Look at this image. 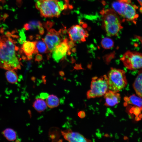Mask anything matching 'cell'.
I'll return each mask as SVG.
<instances>
[{
    "instance_id": "cell-12",
    "label": "cell",
    "mask_w": 142,
    "mask_h": 142,
    "mask_svg": "<svg viewBox=\"0 0 142 142\" xmlns=\"http://www.w3.org/2000/svg\"><path fill=\"white\" fill-rule=\"evenodd\" d=\"M20 52L24 54L28 60H31L32 58V55L37 54L38 52L36 48L35 42H24Z\"/></svg>"
},
{
    "instance_id": "cell-10",
    "label": "cell",
    "mask_w": 142,
    "mask_h": 142,
    "mask_svg": "<svg viewBox=\"0 0 142 142\" xmlns=\"http://www.w3.org/2000/svg\"><path fill=\"white\" fill-rule=\"evenodd\" d=\"M136 7L130 3L123 2L118 13L128 21H133L134 23L138 16L136 12Z\"/></svg>"
},
{
    "instance_id": "cell-11",
    "label": "cell",
    "mask_w": 142,
    "mask_h": 142,
    "mask_svg": "<svg viewBox=\"0 0 142 142\" xmlns=\"http://www.w3.org/2000/svg\"><path fill=\"white\" fill-rule=\"evenodd\" d=\"M61 133L65 139L69 142H87L91 141L80 133L73 132L70 129L62 131Z\"/></svg>"
},
{
    "instance_id": "cell-22",
    "label": "cell",
    "mask_w": 142,
    "mask_h": 142,
    "mask_svg": "<svg viewBox=\"0 0 142 142\" xmlns=\"http://www.w3.org/2000/svg\"><path fill=\"white\" fill-rule=\"evenodd\" d=\"M114 43L113 40L108 37L103 38L101 42L102 47L104 49H110L114 46Z\"/></svg>"
},
{
    "instance_id": "cell-5",
    "label": "cell",
    "mask_w": 142,
    "mask_h": 142,
    "mask_svg": "<svg viewBox=\"0 0 142 142\" xmlns=\"http://www.w3.org/2000/svg\"><path fill=\"white\" fill-rule=\"evenodd\" d=\"M100 13L103 16V25L106 32L113 33L123 28L119 16L113 10L103 9Z\"/></svg>"
},
{
    "instance_id": "cell-29",
    "label": "cell",
    "mask_w": 142,
    "mask_h": 142,
    "mask_svg": "<svg viewBox=\"0 0 142 142\" xmlns=\"http://www.w3.org/2000/svg\"><path fill=\"white\" fill-rule=\"evenodd\" d=\"M140 11L142 13V8H141V9H140Z\"/></svg>"
},
{
    "instance_id": "cell-28",
    "label": "cell",
    "mask_w": 142,
    "mask_h": 142,
    "mask_svg": "<svg viewBox=\"0 0 142 142\" xmlns=\"http://www.w3.org/2000/svg\"><path fill=\"white\" fill-rule=\"evenodd\" d=\"M140 5L142 6V0H137Z\"/></svg>"
},
{
    "instance_id": "cell-14",
    "label": "cell",
    "mask_w": 142,
    "mask_h": 142,
    "mask_svg": "<svg viewBox=\"0 0 142 142\" xmlns=\"http://www.w3.org/2000/svg\"><path fill=\"white\" fill-rule=\"evenodd\" d=\"M133 87L137 95L142 98V69L139 70L133 84Z\"/></svg>"
},
{
    "instance_id": "cell-15",
    "label": "cell",
    "mask_w": 142,
    "mask_h": 142,
    "mask_svg": "<svg viewBox=\"0 0 142 142\" xmlns=\"http://www.w3.org/2000/svg\"><path fill=\"white\" fill-rule=\"evenodd\" d=\"M125 104H131L139 108L142 110V98L133 94L129 97L124 98Z\"/></svg>"
},
{
    "instance_id": "cell-7",
    "label": "cell",
    "mask_w": 142,
    "mask_h": 142,
    "mask_svg": "<svg viewBox=\"0 0 142 142\" xmlns=\"http://www.w3.org/2000/svg\"><path fill=\"white\" fill-rule=\"evenodd\" d=\"M61 30L57 31L53 29H49L44 38L42 39L47 47L49 52H52L62 41Z\"/></svg>"
},
{
    "instance_id": "cell-4",
    "label": "cell",
    "mask_w": 142,
    "mask_h": 142,
    "mask_svg": "<svg viewBox=\"0 0 142 142\" xmlns=\"http://www.w3.org/2000/svg\"><path fill=\"white\" fill-rule=\"evenodd\" d=\"M109 90L107 75L93 78L91 83L90 89L87 92L88 99L102 97Z\"/></svg>"
},
{
    "instance_id": "cell-16",
    "label": "cell",
    "mask_w": 142,
    "mask_h": 142,
    "mask_svg": "<svg viewBox=\"0 0 142 142\" xmlns=\"http://www.w3.org/2000/svg\"><path fill=\"white\" fill-rule=\"evenodd\" d=\"M24 28L26 30L38 29L40 34L43 35L44 32V29L42 27V24L40 21H32L26 23Z\"/></svg>"
},
{
    "instance_id": "cell-17",
    "label": "cell",
    "mask_w": 142,
    "mask_h": 142,
    "mask_svg": "<svg viewBox=\"0 0 142 142\" xmlns=\"http://www.w3.org/2000/svg\"><path fill=\"white\" fill-rule=\"evenodd\" d=\"M33 106L37 111L41 113L46 109L47 105L44 99L40 98H37L35 100Z\"/></svg>"
},
{
    "instance_id": "cell-6",
    "label": "cell",
    "mask_w": 142,
    "mask_h": 142,
    "mask_svg": "<svg viewBox=\"0 0 142 142\" xmlns=\"http://www.w3.org/2000/svg\"><path fill=\"white\" fill-rule=\"evenodd\" d=\"M125 67L131 70L142 69V53L135 51L128 50L120 58Z\"/></svg>"
},
{
    "instance_id": "cell-27",
    "label": "cell",
    "mask_w": 142,
    "mask_h": 142,
    "mask_svg": "<svg viewBox=\"0 0 142 142\" xmlns=\"http://www.w3.org/2000/svg\"><path fill=\"white\" fill-rule=\"evenodd\" d=\"M118 1L128 3H131L130 0H118Z\"/></svg>"
},
{
    "instance_id": "cell-26",
    "label": "cell",
    "mask_w": 142,
    "mask_h": 142,
    "mask_svg": "<svg viewBox=\"0 0 142 142\" xmlns=\"http://www.w3.org/2000/svg\"><path fill=\"white\" fill-rule=\"evenodd\" d=\"M135 38L138 39L141 43L142 46V36L137 35H135Z\"/></svg>"
},
{
    "instance_id": "cell-25",
    "label": "cell",
    "mask_w": 142,
    "mask_h": 142,
    "mask_svg": "<svg viewBox=\"0 0 142 142\" xmlns=\"http://www.w3.org/2000/svg\"><path fill=\"white\" fill-rule=\"evenodd\" d=\"M78 116L81 118H84L85 115L84 112L83 111H79L78 113Z\"/></svg>"
},
{
    "instance_id": "cell-3",
    "label": "cell",
    "mask_w": 142,
    "mask_h": 142,
    "mask_svg": "<svg viewBox=\"0 0 142 142\" xmlns=\"http://www.w3.org/2000/svg\"><path fill=\"white\" fill-rule=\"evenodd\" d=\"M109 90L118 92L127 84L125 72L123 70L111 68L107 75Z\"/></svg>"
},
{
    "instance_id": "cell-19",
    "label": "cell",
    "mask_w": 142,
    "mask_h": 142,
    "mask_svg": "<svg viewBox=\"0 0 142 142\" xmlns=\"http://www.w3.org/2000/svg\"><path fill=\"white\" fill-rule=\"evenodd\" d=\"M2 134L4 137L9 141H13L16 139L17 133L16 132L12 129H6L3 131Z\"/></svg>"
},
{
    "instance_id": "cell-18",
    "label": "cell",
    "mask_w": 142,
    "mask_h": 142,
    "mask_svg": "<svg viewBox=\"0 0 142 142\" xmlns=\"http://www.w3.org/2000/svg\"><path fill=\"white\" fill-rule=\"evenodd\" d=\"M45 102L47 106L50 108L57 107L60 103L59 99L56 95L53 94L48 95L46 99Z\"/></svg>"
},
{
    "instance_id": "cell-9",
    "label": "cell",
    "mask_w": 142,
    "mask_h": 142,
    "mask_svg": "<svg viewBox=\"0 0 142 142\" xmlns=\"http://www.w3.org/2000/svg\"><path fill=\"white\" fill-rule=\"evenodd\" d=\"M67 38L64 39L52 52V57L56 62H58L63 59L67 54L71 53V49L68 44Z\"/></svg>"
},
{
    "instance_id": "cell-2",
    "label": "cell",
    "mask_w": 142,
    "mask_h": 142,
    "mask_svg": "<svg viewBox=\"0 0 142 142\" xmlns=\"http://www.w3.org/2000/svg\"><path fill=\"white\" fill-rule=\"evenodd\" d=\"M36 7L45 17H58L61 11L66 7L62 2L57 0H38Z\"/></svg>"
},
{
    "instance_id": "cell-20",
    "label": "cell",
    "mask_w": 142,
    "mask_h": 142,
    "mask_svg": "<svg viewBox=\"0 0 142 142\" xmlns=\"http://www.w3.org/2000/svg\"><path fill=\"white\" fill-rule=\"evenodd\" d=\"M5 73V76L7 81L12 84L16 83L18 80V77L15 71L12 70H7Z\"/></svg>"
},
{
    "instance_id": "cell-21",
    "label": "cell",
    "mask_w": 142,
    "mask_h": 142,
    "mask_svg": "<svg viewBox=\"0 0 142 142\" xmlns=\"http://www.w3.org/2000/svg\"><path fill=\"white\" fill-rule=\"evenodd\" d=\"M35 42L36 48L38 52L45 53L49 52L47 45L42 39V40H38Z\"/></svg>"
},
{
    "instance_id": "cell-24",
    "label": "cell",
    "mask_w": 142,
    "mask_h": 142,
    "mask_svg": "<svg viewBox=\"0 0 142 142\" xmlns=\"http://www.w3.org/2000/svg\"><path fill=\"white\" fill-rule=\"evenodd\" d=\"M48 93H42L40 94V98L44 99H46L48 96Z\"/></svg>"
},
{
    "instance_id": "cell-1",
    "label": "cell",
    "mask_w": 142,
    "mask_h": 142,
    "mask_svg": "<svg viewBox=\"0 0 142 142\" xmlns=\"http://www.w3.org/2000/svg\"><path fill=\"white\" fill-rule=\"evenodd\" d=\"M17 36L8 32L0 37V67L6 70L20 69L22 64L15 38Z\"/></svg>"
},
{
    "instance_id": "cell-13",
    "label": "cell",
    "mask_w": 142,
    "mask_h": 142,
    "mask_svg": "<svg viewBox=\"0 0 142 142\" xmlns=\"http://www.w3.org/2000/svg\"><path fill=\"white\" fill-rule=\"evenodd\" d=\"M105 102L104 105L108 106H114L120 102L121 97L118 92L108 90L104 95Z\"/></svg>"
},
{
    "instance_id": "cell-23",
    "label": "cell",
    "mask_w": 142,
    "mask_h": 142,
    "mask_svg": "<svg viewBox=\"0 0 142 142\" xmlns=\"http://www.w3.org/2000/svg\"><path fill=\"white\" fill-rule=\"evenodd\" d=\"M43 57L42 55L39 54H37L36 55L35 60L36 61L39 62L42 60Z\"/></svg>"
},
{
    "instance_id": "cell-8",
    "label": "cell",
    "mask_w": 142,
    "mask_h": 142,
    "mask_svg": "<svg viewBox=\"0 0 142 142\" xmlns=\"http://www.w3.org/2000/svg\"><path fill=\"white\" fill-rule=\"evenodd\" d=\"M70 40L74 43L85 41L88 36L87 31L80 25H73L67 31Z\"/></svg>"
}]
</instances>
